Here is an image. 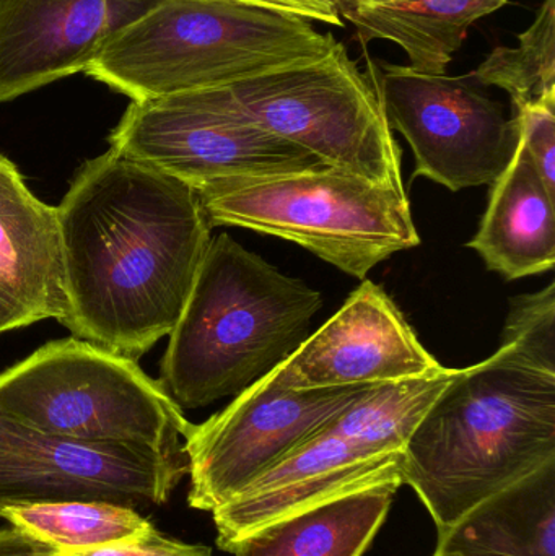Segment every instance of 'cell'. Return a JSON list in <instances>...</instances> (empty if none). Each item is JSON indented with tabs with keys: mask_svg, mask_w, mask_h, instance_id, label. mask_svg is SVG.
Segmentation results:
<instances>
[{
	"mask_svg": "<svg viewBox=\"0 0 555 556\" xmlns=\"http://www.w3.org/2000/svg\"><path fill=\"white\" fill-rule=\"evenodd\" d=\"M72 336L137 359L178 323L211 244L188 182L108 150L58 205Z\"/></svg>",
	"mask_w": 555,
	"mask_h": 556,
	"instance_id": "1",
	"label": "cell"
},
{
	"mask_svg": "<svg viewBox=\"0 0 555 556\" xmlns=\"http://www.w3.org/2000/svg\"><path fill=\"white\" fill-rule=\"evenodd\" d=\"M555 463V375L510 346L458 369L411 434L400 476L449 531L472 508Z\"/></svg>",
	"mask_w": 555,
	"mask_h": 556,
	"instance_id": "2",
	"label": "cell"
},
{
	"mask_svg": "<svg viewBox=\"0 0 555 556\" xmlns=\"http://www.w3.org/2000/svg\"><path fill=\"white\" fill-rule=\"evenodd\" d=\"M323 294L222 233L169 333L159 384L181 410L235 397L310 336Z\"/></svg>",
	"mask_w": 555,
	"mask_h": 556,
	"instance_id": "3",
	"label": "cell"
},
{
	"mask_svg": "<svg viewBox=\"0 0 555 556\" xmlns=\"http://www.w3.org/2000/svg\"><path fill=\"white\" fill-rule=\"evenodd\" d=\"M302 16L228 0H160L87 74L133 103L225 87L312 61L336 46Z\"/></svg>",
	"mask_w": 555,
	"mask_h": 556,
	"instance_id": "4",
	"label": "cell"
},
{
	"mask_svg": "<svg viewBox=\"0 0 555 556\" xmlns=\"http://www.w3.org/2000/svg\"><path fill=\"white\" fill-rule=\"evenodd\" d=\"M195 191L212 227L282 238L355 278L420 243L406 191L326 165L215 179Z\"/></svg>",
	"mask_w": 555,
	"mask_h": 556,
	"instance_id": "5",
	"label": "cell"
},
{
	"mask_svg": "<svg viewBox=\"0 0 555 556\" xmlns=\"http://www.w3.org/2000/svg\"><path fill=\"white\" fill-rule=\"evenodd\" d=\"M0 414L61 440L166 453L185 450L192 427L137 359L74 336L0 375Z\"/></svg>",
	"mask_w": 555,
	"mask_h": 556,
	"instance_id": "6",
	"label": "cell"
},
{
	"mask_svg": "<svg viewBox=\"0 0 555 556\" xmlns=\"http://www.w3.org/2000/svg\"><path fill=\"white\" fill-rule=\"evenodd\" d=\"M198 93L329 168L404 191L403 152L377 90L339 41L321 58Z\"/></svg>",
	"mask_w": 555,
	"mask_h": 556,
	"instance_id": "7",
	"label": "cell"
},
{
	"mask_svg": "<svg viewBox=\"0 0 555 556\" xmlns=\"http://www.w3.org/2000/svg\"><path fill=\"white\" fill-rule=\"evenodd\" d=\"M391 130L409 143L414 178L450 191L492 186L508 168L518 143L517 116L479 90L472 75L449 77L383 64L371 77Z\"/></svg>",
	"mask_w": 555,
	"mask_h": 556,
	"instance_id": "8",
	"label": "cell"
},
{
	"mask_svg": "<svg viewBox=\"0 0 555 556\" xmlns=\"http://www.w3.org/2000/svg\"><path fill=\"white\" fill-rule=\"evenodd\" d=\"M368 386L282 388L267 372L185 438L188 503L214 511L331 424Z\"/></svg>",
	"mask_w": 555,
	"mask_h": 556,
	"instance_id": "9",
	"label": "cell"
},
{
	"mask_svg": "<svg viewBox=\"0 0 555 556\" xmlns=\"http://www.w3.org/2000/svg\"><path fill=\"white\" fill-rule=\"evenodd\" d=\"M188 472L185 450L77 443L0 414V513L62 500L153 508L168 502Z\"/></svg>",
	"mask_w": 555,
	"mask_h": 556,
	"instance_id": "10",
	"label": "cell"
},
{
	"mask_svg": "<svg viewBox=\"0 0 555 556\" xmlns=\"http://www.w3.org/2000/svg\"><path fill=\"white\" fill-rule=\"evenodd\" d=\"M111 150L155 166L192 188L237 176H263L323 165L300 147L212 103L198 91L130 103Z\"/></svg>",
	"mask_w": 555,
	"mask_h": 556,
	"instance_id": "11",
	"label": "cell"
},
{
	"mask_svg": "<svg viewBox=\"0 0 555 556\" xmlns=\"http://www.w3.org/2000/svg\"><path fill=\"white\" fill-rule=\"evenodd\" d=\"M445 366L417 339L390 294L370 280L274 368L277 384L305 389L375 386L436 375Z\"/></svg>",
	"mask_w": 555,
	"mask_h": 556,
	"instance_id": "12",
	"label": "cell"
},
{
	"mask_svg": "<svg viewBox=\"0 0 555 556\" xmlns=\"http://www.w3.org/2000/svg\"><path fill=\"white\" fill-rule=\"evenodd\" d=\"M160 0H0V103L85 72Z\"/></svg>",
	"mask_w": 555,
	"mask_h": 556,
	"instance_id": "13",
	"label": "cell"
},
{
	"mask_svg": "<svg viewBox=\"0 0 555 556\" xmlns=\"http://www.w3.org/2000/svg\"><path fill=\"white\" fill-rule=\"evenodd\" d=\"M45 319L68 320L58 208L0 155V333Z\"/></svg>",
	"mask_w": 555,
	"mask_h": 556,
	"instance_id": "14",
	"label": "cell"
},
{
	"mask_svg": "<svg viewBox=\"0 0 555 556\" xmlns=\"http://www.w3.org/2000/svg\"><path fill=\"white\" fill-rule=\"evenodd\" d=\"M468 248L507 280L538 276L555 266V199L521 142L492 185L488 211Z\"/></svg>",
	"mask_w": 555,
	"mask_h": 556,
	"instance_id": "15",
	"label": "cell"
},
{
	"mask_svg": "<svg viewBox=\"0 0 555 556\" xmlns=\"http://www.w3.org/2000/svg\"><path fill=\"white\" fill-rule=\"evenodd\" d=\"M400 477L283 516L235 545V556H364L377 538Z\"/></svg>",
	"mask_w": 555,
	"mask_h": 556,
	"instance_id": "16",
	"label": "cell"
},
{
	"mask_svg": "<svg viewBox=\"0 0 555 556\" xmlns=\"http://www.w3.org/2000/svg\"><path fill=\"white\" fill-rule=\"evenodd\" d=\"M446 556H555V463L495 493L439 534Z\"/></svg>",
	"mask_w": 555,
	"mask_h": 556,
	"instance_id": "17",
	"label": "cell"
},
{
	"mask_svg": "<svg viewBox=\"0 0 555 556\" xmlns=\"http://www.w3.org/2000/svg\"><path fill=\"white\" fill-rule=\"evenodd\" d=\"M508 0H336L341 18L357 26L365 39L396 42L411 68L445 75L466 33L482 16Z\"/></svg>",
	"mask_w": 555,
	"mask_h": 556,
	"instance_id": "18",
	"label": "cell"
},
{
	"mask_svg": "<svg viewBox=\"0 0 555 556\" xmlns=\"http://www.w3.org/2000/svg\"><path fill=\"white\" fill-rule=\"evenodd\" d=\"M0 518L59 552L134 544L149 538L152 522L126 505L101 500H62L12 506Z\"/></svg>",
	"mask_w": 555,
	"mask_h": 556,
	"instance_id": "19",
	"label": "cell"
},
{
	"mask_svg": "<svg viewBox=\"0 0 555 556\" xmlns=\"http://www.w3.org/2000/svg\"><path fill=\"white\" fill-rule=\"evenodd\" d=\"M472 77L482 87L507 91L515 111L555 94V0H544L518 46L495 48Z\"/></svg>",
	"mask_w": 555,
	"mask_h": 556,
	"instance_id": "20",
	"label": "cell"
},
{
	"mask_svg": "<svg viewBox=\"0 0 555 556\" xmlns=\"http://www.w3.org/2000/svg\"><path fill=\"white\" fill-rule=\"evenodd\" d=\"M501 346H510L541 371L555 375V283L510 301Z\"/></svg>",
	"mask_w": 555,
	"mask_h": 556,
	"instance_id": "21",
	"label": "cell"
},
{
	"mask_svg": "<svg viewBox=\"0 0 555 556\" xmlns=\"http://www.w3.org/2000/svg\"><path fill=\"white\" fill-rule=\"evenodd\" d=\"M520 142L533 162L547 194L555 199V94L515 111Z\"/></svg>",
	"mask_w": 555,
	"mask_h": 556,
	"instance_id": "22",
	"label": "cell"
},
{
	"mask_svg": "<svg viewBox=\"0 0 555 556\" xmlns=\"http://www.w3.org/2000/svg\"><path fill=\"white\" fill-rule=\"evenodd\" d=\"M228 2L263 7V9L302 16L310 22L315 20L328 25L344 26L336 0H228Z\"/></svg>",
	"mask_w": 555,
	"mask_h": 556,
	"instance_id": "23",
	"label": "cell"
},
{
	"mask_svg": "<svg viewBox=\"0 0 555 556\" xmlns=\"http://www.w3.org/2000/svg\"><path fill=\"white\" fill-rule=\"evenodd\" d=\"M130 556H214L204 545L185 544L175 539L165 538L153 531L149 538L130 545Z\"/></svg>",
	"mask_w": 555,
	"mask_h": 556,
	"instance_id": "24",
	"label": "cell"
},
{
	"mask_svg": "<svg viewBox=\"0 0 555 556\" xmlns=\"http://www.w3.org/2000/svg\"><path fill=\"white\" fill-rule=\"evenodd\" d=\"M0 556H62L51 545L22 529H0Z\"/></svg>",
	"mask_w": 555,
	"mask_h": 556,
	"instance_id": "25",
	"label": "cell"
},
{
	"mask_svg": "<svg viewBox=\"0 0 555 556\" xmlns=\"http://www.w3.org/2000/svg\"><path fill=\"white\" fill-rule=\"evenodd\" d=\"M433 556H446V555L433 554Z\"/></svg>",
	"mask_w": 555,
	"mask_h": 556,
	"instance_id": "26",
	"label": "cell"
}]
</instances>
